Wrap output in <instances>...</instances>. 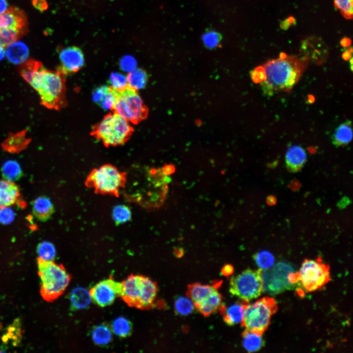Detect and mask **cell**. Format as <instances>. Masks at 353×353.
<instances>
[{
  "label": "cell",
  "mask_w": 353,
  "mask_h": 353,
  "mask_svg": "<svg viewBox=\"0 0 353 353\" xmlns=\"http://www.w3.org/2000/svg\"><path fill=\"white\" fill-rule=\"evenodd\" d=\"M308 61L303 57L288 55L282 53L279 57L269 60L260 67L263 78L260 82L263 93L290 92L300 80Z\"/></svg>",
  "instance_id": "6da1fadb"
},
{
  "label": "cell",
  "mask_w": 353,
  "mask_h": 353,
  "mask_svg": "<svg viewBox=\"0 0 353 353\" xmlns=\"http://www.w3.org/2000/svg\"><path fill=\"white\" fill-rule=\"evenodd\" d=\"M140 172L137 187L125 197L145 208L160 207L167 197L171 179L163 173L162 168H145Z\"/></svg>",
  "instance_id": "7a4b0ae2"
},
{
  "label": "cell",
  "mask_w": 353,
  "mask_h": 353,
  "mask_svg": "<svg viewBox=\"0 0 353 353\" xmlns=\"http://www.w3.org/2000/svg\"><path fill=\"white\" fill-rule=\"evenodd\" d=\"M65 76L59 69L50 70L43 66L33 74L28 83L39 94L41 104L59 110L67 103Z\"/></svg>",
  "instance_id": "3957f363"
},
{
  "label": "cell",
  "mask_w": 353,
  "mask_h": 353,
  "mask_svg": "<svg viewBox=\"0 0 353 353\" xmlns=\"http://www.w3.org/2000/svg\"><path fill=\"white\" fill-rule=\"evenodd\" d=\"M121 283L120 297L128 306L140 309L157 306L158 287L149 277L131 274Z\"/></svg>",
  "instance_id": "277c9868"
},
{
  "label": "cell",
  "mask_w": 353,
  "mask_h": 353,
  "mask_svg": "<svg viewBox=\"0 0 353 353\" xmlns=\"http://www.w3.org/2000/svg\"><path fill=\"white\" fill-rule=\"evenodd\" d=\"M38 274L40 279V292L42 298L52 302L59 297L68 286L71 276L61 264L38 257Z\"/></svg>",
  "instance_id": "5b68a950"
},
{
  "label": "cell",
  "mask_w": 353,
  "mask_h": 353,
  "mask_svg": "<svg viewBox=\"0 0 353 353\" xmlns=\"http://www.w3.org/2000/svg\"><path fill=\"white\" fill-rule=\"evenodd\" d=\"M133 132L134 128L129 122L112 112L93 126L90 135L109 147L123 145Z\"/></svg>",
  "instance_id": "8992f818"
},
{
  "label": "cell",
  "mask_w": 353,
  "mask_h": 353,
  "mask_svg": "<svg viewBox=\"0 0 353 353\" xmlns=\"http://www.w3.org/2000/svg\"><path fill=\"white\" fill-rule=\"evenodd\" d=\"M126 176V173L106 164L92 170L86 178L85 185L93 188L96 193L118 197L121 189L125 187Z\"/></svg>",
  "instance_id": "52a82bcc"
},
{
  "label": "cell",
  "mask_w": 353,
  "mask_h": 353,
  "mask_svg": "<svg viewBox=\"0 0 353 353\" xmlns=\"http://www.w3.org/2000/svg\"><path fill=\"white\" fill-rule=\"evenodd\" d=\"M277 309L275 300L269 297H263L252 303L247 302L241 324L246 329L262 335Z\"/></svg>",
  "instance_id": "ba28073f"
},
{
  "label": "cell",
  "mask_w": 353,
  "mask_h": 353,
  "mask_svg": "<svg viewBox=\"0 0 353 353\" xmlns=\"http://www.w3.org/2000/svg\"><path fill=\"white\" fill-rule=\"evenodd\" d=\"M117 91L116 101L110 109L112 112L134 125L138 124L147 118L149 109L137 90L127 84L126 87Z\"/></svg>",
  "instance_id": "9c48e42d"
},
{
  "label": "cell",
  "mask_w": 353,
  "mask_h": 353,
  "mask_svg": "<svg viewBox=\"0 0 353 353\" xmlns=\"http://www.w3.org/2000/svg\"><path fill=\"white\" fill-rule=\"evenodd\" d=\"M261 269H246L232 277L229 282V292L241 300L249 302L258 298L263 291Z\"/></svg>",
  "instance_id": "30bf717a"
},
{
  "label": "cell",
  "mask_w": 353,
  "mask_h": 353,
  "mask_svg": "<svg viewBox=\"0 0 353 353\" xmlns=\"http://www.w3.org/2000/svg\"><path fill=\"white\" fill-rule=\"evenodd\" d=\"M297 273L298 283L306 292L317 290L331 280L329 266L319 259H305Z\"/></svg>",
  "instance_id": "8fae6325"
},
{
  "label": "cell",
  "mask_w": 353,
  "mask_h": 353,
  "mask_svg": "<svg viewBox=\"0 0 353 353\" xmlns=\"http://www.w3.org/2000/svg\"><path fill=\"white\" fill-rule=\"evenodd\" d=\"M294 272L289 264L279 262L271 270H261L263 291L271 295L279 294L293 289L296 285L289 280V275Z\"/></svg>",
  "instance_id": "7c38bea8"
},
{
  "label": "cell",
  "mask_w": 353,
  "mask_h": 353,
  "mask_svg": "<svg viewBox=\"0 0 353 353\" xmlns=\"http://www.w3.org/2000/svg\"><path fill=\"white\" fill-rule=\"evenodd\" d=\"M122 290L121 282L109 278L98 282L90 290L92 300L98 305L103 307L112 304Z\"/></svg>",
  "instance_id": "4fadbf2b"
},
{
  "label": "cell",
  "mask_w": 353,
  "mask_h": 353,
  "mask_svg": "<svg viewBox=\"0 0 353 353\" xmlns=\"http://www.w3.org/2000/svg\"><path fill=\"white\" fill-rule=\"evenodd\" d=\"M61 63L58 68L66 76L78 72L84 65V57L81 50L76 47H69L59 51Z\"/></svg>",
  "instance_id": "5bb4252c"
},
{
  "label": "cell",
  "mask_w": 353,
  "mask_h": 353,
  "mask_svg": "<svg viewBox=\"0 0 353 353\" xmlns=\"http://www.w3.org/2000/svg\"><path fill=\"white\" fill-rule=\"evenodd\" d=\"M0 28H10L27 31V21L24 12L16 7L8 8L0 14Z\"/></svg>",
  "instance_id": "9a60e30c"
},
{
  "label": "cell",
  "mask_w": 353,
  "mask_h": 353,
  "mask_svg": "<svg viewBox=\"0 0 353 353\" xmlns=\"http://www.w3.org/2000/svg\"><path fill=\"white\" fill-rule=\"evenodd\" d=\"M304 55L303 56L309 63L310 61L317 63H322L327 55L325 45L321 40L308 38L304 40L302 45Z\"/></svg>",
  "instance_id": "2e32d148"
},
{
  "label": "cell",
  "mask_w": 353,
  "mask_h": 353,
  "mask_svg": "<svg viewBox=\"0 0 353 353\" xmlns=\"http://www.w3.org/2000/svg\"><path fill=\"white\" fill-rule=\"evenodd\" d=\"M27 129L9 134L7 138L1 144L2 149L11 153H19L26 149L31 139L26 136Z\"/></svg>",
  "instance_id": "e0dca14e"
},
{
  "label": "cell",
  "mask_w": 353,
  "mask_h": 353,
  "mask_svg": "<svg viewBox=\"0 0 353 353\" xmlns=\"http://www.w3.org/2000/svg\"><path fill=\"white\" fill-rule=\"evenodd\" d=\"M220 283L215 282L211 285L202 284L199 283L190 284L188 287L187 296L193 302L195 307L218 290Z\"/></svg>",
  "instance_id": "ac0fdd59"
},
{
  "label": "cell",
  "mask_w": 353,
  "mask_h": 353,
  "mask_svg": "<svg viewBox=\"0 0 353 353\" xmlns=\"http://www.w3.org/2000/svg\"><path fill=\"white\" fill-rule=\"evenodd\" d=\"M307 160L306 151L298 145L291 146L286 151L285 161L287 168L291 172L301 170Z\"/></svg>",
  "instance_id": "d6986e66"
},
{
  "label": "cell",
  "mask_w": 353,
  "mask_h": 353,
  "mask_svg": "<svg viewBox=\"0 0 353 353\" xmlns=\"http://www.w3.org/2000/svg\"><path fill=\"white\" fill-rule=\"evenodd\" d=\"M20 190L14 182L0 180V207L15 204L20 197Z\"/></svg>",
  "instance_id": "ffe728a7"
},
{
  "label": "cell",
  "mask_w": 353,
  "mask_h": 353,
  "mask_svg": "<svg viewBox=\"0 0 353 353\" xmlns=\"http://www.w3.org/2000/svg\"><path fill=\"white\" fill-rule=\"evenodd\" d=\"M247 302L241 301L229 305L227 307L222 304L219 309L223 315L224 322L229 326L241 323L244 316V307Z\"/></svg>",
  "instance_id": "44dd1931"
},
{
  "label": "cell",
  "mask_w": 353,
  "mask_h": 353,
  "mask_svg": "<svg viewBox=\"0 0 353 353\" xmlns=\"http://www.w3.org/2000/svg\"><path fill=\"white\" fill-rule=\"evenodd\" d=\"M32 211L37 219L44 222L49 220L53 213L54 206L48 197L42 196L32 202Z\"/></svg>",
  "instance_id": "7402d4cb"
},
{
  "label": "cell",
  "mask_w": 353,
  "mask_h": 353,
  "mask_svg": "<svg viewBox=\"0 0 353 353\" xmlns=\"http://www.w3.org/2000/svg\"><path fill=\"white\" fill-rule=\"evenodd\" d=\"M5 53L10 62L19 64L26 61L29 51L25 44L16 41L6 46Z\"/></svg>",
  "instance_id": "603a6c76"
},
{
  "label": "cell",
  "mask_w": 353,
  "mask_h": 353,
  "mask_svg": "<svg viewBox=\"0 0 353 353\" xmlns=\"http://www.w3.org/2000/svg\"><path fill=\"white\" fill-rule=\"evenodd\" d=\"M117 90L111 86L98 88L93 95L94 101L105 109H111L117 96Z\"/></svg>",
  "instance_id": "cb8c5ba5"
},
{
  "label": "cell",
  "mask_w": 353,
  "mask_h": 353,
  "mask_svg": "<svg viewBox=\"0 0 353 353\" xmlns=\"http://www.w3.org/2000/svg\"><path fill=\"white\" fill-rule=\"evenodd\" d=\"M352 138V124L351 121L347 120L335 129L332 136V142L336 147L344 146L348 145Z\"/></svg>",
  "instance_id": "d4e9b609"
},
{
  "label": "cell",
  "mask_w": 353,
  "mask_h": 353,
  "mask_svg": "<svg viewBox=\"0 0 353 353\" xmlns=\"http://www.w3.org/2000/svg\"><path fill=\"white\" fill-rule=\"evenodd\" d=\"M222 301V296L218 290L195 307L203 316H208L220 308Z\"/></svg>",
  "instance_id": "484cf974"
},
{
  "label": "cell",
  "mask_w": 353,
  "mask_h": 353,
  "mask_svg": "<svg viewBox=\"0 0 353 353\" xmlns=\"http://www.w3.org/2000/svg\"><path fill=\"white\" fill-rule=\"evenodd\" d=\"M91 300L89 291L81 287L75 288L71 293V305L75 309L86 308L90 304Z\"/></svg>",
  "instance_id": "4316f807"
},
{
  "label": "cell",
  "mask_w": 353,
  "mask_h": 353,
  "mask_svg": "<svg viewBox=\"0 0 353 353\" xmlns=\"http://www.w3.org/2000/svg\"><path fill=\"white\" fill-rule=\"evenodd\" d=\"M242 339L244 349L250 353L258 351L265 344L262 335L246 329L242 333Z\"/></svg>",
  "instance_id": "83f0119b"
},
{
  "label": "cell",
  "mask_w": 353,
  "mask_h": 353,
  "mask_svg": "<svg viewBox=\"0 0 353 353\" xmlns=\"http://www.w3.org/2000/svg\"><path fill=\"white\" fill-rule=\"evenodd\" d=\"M1 172L5 180L11 182L18 180L23 175L20 164L13 160L6 161L3 163Z\"/></svg>",
  "instance_id": "f1b7e54d"
},
{
  "label": "cell",
  "mask_w": 353,
  "mask_h": 353,
  "mask_svg": "<svg viewBox=\"0 0 353 353\" xmlns=\"http://www.w3.org/2000/svg\"><path fill=\"white\" fill-rule=\"evenodd\" d=\"M94 342L99 346L106 345L111 341L112 332L106 325H100L94 328L91 332Z\"/></svg>",
  "instance_id": "f546056e"
},
{
  "label": "cell",
  "mask_w": 353,
  "mask_h": 353,
  "mask_svg": "<svg viewBox=\"0 0 353 353\" xmlns=\"http://www.w3.org/2000/svg\"><path fill=\"white\" fill-rule=\"evenodd\" d=\"M126 77L127 84L137 90L144 88L148 80L147 73L144 70L140 69L130 72Z\"/></svg>",
  "instance_id": "4dcf8cb0"
},
{
  "label": "cell",
  "mask_w": 353,
  "mask_h": 353,
  "mask_svg": "<svg viewBox=\"0 0 353 353\" xmlns=\"http://www.w3.org/2000/svg\"><path fill=\"white\" fill-rule=\"evenodd\" d=\"M112 330L117 336L126 337L129 335L132 330L130 322L124 317L115 319L112 324Z\"/></svg>",
  "instance_id": "1f68e13d"
},
{
  "label": "cell",
  "mask_w": 353,
  "mask_h": 353,
  "mask_svg": "<svg viewBox=\"0 0 353 353\" xmlns=\"http://www.w3.org/2000/svg\"><path fill=\"white\" fill-rule=\"evenodd\" d=\"M43 66L42 63L39 61L29 59L25 61L21 66L20 75L28 83L33 74Z\"/></svg>",
  "instance_id": "d6a6232c"
},
{
  "label": "cell",
  "mask_w": 353,
  "mask_h": 353,
  "mask_svg": "<svg viewBox=\"0 0 353 353\" xmlns=\"http://www.w3.org/2000/svg\"><path fill=\"white\" fill-rule=\"evenodd\" d=\"M254 259L259 269L265 270L270 269L274 265L275 258L269 251H261L254 255Z\"/></svg>",
  "instance_id": "836d02e7"
},
{
  "label": "cell",
  "mask_w": 353,
  "mask_h": 353,
  "mask_svg": "<svg viewBox=\"0 0 353 353\" xmlns=\"http://www.w3.org/2000/svg\"><path fill=\"white\" fill-rule=\"evenodd\" d=\"M25 34L24 32L16 29L0 28V44L4 47H6L17 41Z\"/></svg>",
  "instance_id": "e575fe53"
},
{
  "label": "cell",
  "mask_w": 353,
  "mask_h": 353,
  "mask_svg": "<svg viewBox=\"0 0 353 353\" xmlns=\"http://www.w3.org/2000/svg\"><path fill=\"white\" fill-rule=\"evenodd\" d=\"M37 252L39 257L45 260H53L56 255V250L53 244L49 241H43L37 247Z\"/></svg>",
  "instance_id": "d590c367"
},
{
  "label": "cell",
  "mask_w": 353,
  "mask_h": 353,
  "mask_svg": "<svg viewBox=\"0 0 353 353\" xmlns=\"http://www.w3.org/2000/svg\"><path fill=\"white\" fill-rule=\"evenodd\" d=\"M113 219L117 224H121L129 221L131 218V212L129 208L125 205L115 206L112 211Z\"/></svg>",
  "instance_id": "8d00e7d4"
},
{
  "label": "cell",
  "mask_w": 353,
  "mask_h": 353,
  "mask_svg": "<svg viewBox=\"0 0 353 353\" xmlns=\"http://www.w3.org/2000/svg\"><path fill=\"white\" fill-rule=\"evenodd\" d=\"M176 312L181 315H187L191 313L194 308V303L189 297H179L175 303Z\"/></svg>",
  "instance_id": "74e56055"
},
{
  "label": "cell",
  "mask_w": 353,
  "mask_h": 353,
  "mask_svg": "<svg viewBox=\"0 0 353 353\" xmlns=\"http://www.w3.org/2000/svg\"><path fill=\"white\" fill-rule=\"evenodd\" d=\"M353 0H333L334 5L346 19H353Z\"/></svg>",
  "instance_id": "f35d334b"
},
{
  "label": "cell",
  "mask_w": 353,
  "mask_h": 353,
  "mask_svg": "<svg viewBox=\"0 0 353 353\" xmlns=\"http://www.w3.org/2000/svg\"><path fill=\"white\" fill-rule=\"evenodd\" d=\"M220 40V35L214 31H207L202 36V41L204 45L210 49H213L218 46Z\"/></svg>",
  "instance_id": "ab89813d"
},
{
  "label": "cell",
  "mask_w": 353,
  "mask_h": 353,
  "mask_svg": "<svg viewBox=\"0 0 353 353\" xmlns=\"http://www.w3.org/2000/svg\"><path fill=\"white\" fill-rule=\"evenodd\" d=\"M14 211L9 206L0 207V224L7 225L11 223L14 220Z\"/></svg>",
  "instance_id": "60d3db41"
},
{
  "label": "cell",
  "mask_w": 353,
  "mask_h": 353,
  "mask_svg": "<svg viewBox=\"0 0 353 353\" xmlns=\"http://www.w3.org/2000/svg\"><path fill=\"white\" fill-rule=\"evenodd\" d=\"M110 81L112 84L111 86L118 90H122L127 86L126 77L119 74H112L110 76Z\"/></svg>",
  "instance_id": "b9f144b4"
},
{
  "label": "cell",
  "mask_w": 353,
  "mask_h": 353,
  "mask_svg": "<svg viewBox=\"0 0 353 353\" xmlns=\"http://www.w3.org/2000/svg\"><path fill=\"white\" fill-rule=\"evenodd\" d=\"M135 65V60L130 56H126L121 61V67L126 70L133 69Z\"/></svg>",
  "instance_id": "7bdbcfd3"
},
{
  "label": "cell",
  "mask_w": 353,
  "mask_h": 353,
  "mask_svg": "<svg viewBox=\"0 0 353 353\" xmlns=\"http://www.w3.org/2000/svg\"><path fill=\"white\" fill-rule=\"evenodd\" d=\"M33 4L36 8L40 11L44 10L47 8V4L45 0H34Z\"/></svg>",
  "instance_id": "ee69618b"
},
{
  "label": "cell",
  "mask_w": 353,
  "mask_h": 353,
  "mask_svg": "<svg viewBox=\"0 0 353 353\" xmlns=\"http://www.w3.org/2000/svg\"><path fill=\"white\" fill-rule=\"evenodd\" d=\"M176 168L174 165L172 164H166L162 168V171L165 176H169L175 172Z\"/></svg>",
  "instance_id": "f6af8a7d"
},
{
  "label": "cell",
  "mask_w": 353,
  "mask_h": 353,
  "mask_svg": "<svg viewBox=\"0 0 353 353\" xmlns=\"http://www.w3.org/2000/svg\"><path fill=\"white\" fill-rule=\"evenodd\" d=\"M234 269L233 267L228 264L225 265L222 269V273L223 275L225 276H228L232 275Z\"/></svg>",
  "instance_id": "bcb514c9"
},
{
  "label": "cell",
  "mask_w": 353,
  "mask_h": 353,
  "mask_svg": "<svg viewBox=\"0 0 353 353\" xmlns=\"http://www.w3.org/2000/svg\"><path fill=\"white\" fill-rule=\"evenodd\" d=\"M174 252L176 256H180L183 255L184 251L181 248H176L174 250Z\"/></svg>",
  "instance_id": "7dc6e473"
},
{
  "label": "cell",
  "mask_w": 353,
  "mask_h": 353,
  "mask_svg": "<svg viewBox=\"0 0 353 353\" xmlns=\"http://www.w3.org/2000/svg\"><path fill=\"white\" fill-rule=\"evenodd\" d=\"M5 54V51L4 47L0 44V61L2 60L4 58Z\"/></svg>",
  "instance_id": "c3c4849f"
}]
</instances>
